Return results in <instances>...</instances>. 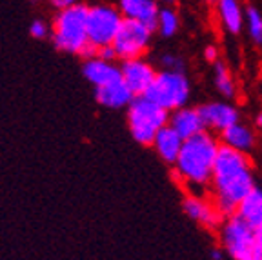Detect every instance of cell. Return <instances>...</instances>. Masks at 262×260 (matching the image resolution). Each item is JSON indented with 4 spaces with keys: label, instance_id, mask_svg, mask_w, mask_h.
Returning a JSON list of instances; mask_svg holds the SVG:
<instances>
[{
    "label": "cell",
    "instance_id": "obj_1",
    "mask_svg": "<svg viewBox=\"0 0 262 260\" xmlns=\"http://www.w3.org/2000/svg\"><path fill=\"white\" fill-rule=\"evenodd\" d=\"M255 186L257 184L250 155L221 144L209 184L211 199L219 211L224 216L235 215L241 202L250 195Z\"/></svg>",
    "mask_w": 262,
    "mask_h": 260
},
{
    "label": "cell",
    "instance_id": "obj_2",
    "mask_svg": "<svg viewBox=\"0 0 262 260\" xmlns=\"http://www.w3.org/2000/svg\"><path fill=\"white\" fill-rule=\"evenodd\" d=\"M219 149L221 140H217V137L209 131H202L184 140L179 159L173 164L175 179L191 189V193L209 187Z\"/></svg>",
    "mask_w": 262,
    "mask_h": 260
},
{
    "label": "cell",
    "instance_id": "obj_3",
    "mask_svg": "<svg viewBox=\"0 0 262 260\" xmlns=\"http://www.w3.org/2000/svg\"><path fill=\"white\" fill-rule=\"evenodd\" d=\"M88 11L90 8L84 4L60 9L51 28V37H53V44L57 46V49L66 53L80 55L90 60L97 57L98 51L90 44Z\"/></svg>",
    "mask_w": 262,
    "mask_h": 260
},
{
    "label": "cell",
    "instance_id": "obj_4",
    "mask_svg": "<svg viewBox=\"0 0 262 260\" xmlns=\"http://www.w3.org/2000/svg\"><path fill=\"white\" fill-rule=\"evenodd\" d=\"M169 113L147 97H137L127 107V126L131 137L142 146H151L157 133L168 126Z\"/></svg>",
    "mask_w": 262,
    "mask_h": 260
},
{
    "label": "cell",
    "instance_id": "obj_5",
    "mask_svg": "<svg viewBox=\"0 0 262 260\" xmlns=\"http://www.w3.org/2000/svg\"><path fill=\"white\" fill-rule=\"evenodd\" d=\"M144 97H147L151 102H155L157 106L171 113V111L188 106L189 98H191V82L184 71L160 69L151 88L146 91Z\"/></svg>",
    "mask_w": 262,
    "mask_h": 260
},
{
    "label": "cell",
    "instance_id": "obj_6",
    "mask_svg": "<svg viewBox=\"0 0 262 260\" xmlns=\"http://www.w3.org/2000/svg\"><path fill=\"white\" fill-rule=\"evenodd\" d=\"M219 240L224 253L233 260H250L257 244V229H253L242 216L229 215L219 228Z\"/></svg>",
    "mask_w": 262,
    "mask_h": 260
},
{
    "label": "cell",
    "instance_id": "obj_7",
    "mask_svg": "<svg viewBox=\"0 0 262 260\" xmlns=\"http://www.w3.org/2000/svg\"><path fill=\"white\" fill-rule=\"evenodd\" d=\"M124 22V16L119 8L110 4H97L91 6L88 11V35L90 44L97 48H107L113 46L115 37L119 33L120 26Z\"/></svg>",
    "mask_w": 262,
    "mask_h": 260
},
{
    "label": "cell",
    "instance_id": "obj_8",
    "mask_svg": "<svg viewBox=\"0 0 262 260\" xmlns=\"http://www.w3.org/2000/svg\"><path fill=\"white\" fill-rule=\"evenodd\" d=\"M155 29L142 22L129 20L124 18L117 37L113 42V51L117 58L120 60H131V58H142L149 46H151V37Z\"/></svg>",
    "mask_w": 262,
    "mask_h": 260
},
{
    "label": "cell",
    "instance_id": "obj_9",
    "mask_svg": "<svg viewBox=\"0 0 262 260\" xmlns=\"http://www.w3.org/2000/svg\"><path fill=\"white\" fill-rule=\"evenodd\" d=\"M182 211L189 220H193L204 229H219L222 220L226 219L219 211V207L215 206L213 199H208V197L201 195V193L191 191L182 199Z\"/></svg>",
    "mask_w": 262,
    "mask_h": 260
},
{
    "label": "cell",
    "instance_id": "obj_10",
    "mask_svg": "<svg viewBox=\"0 0 262 260\" xmlns=\"http://www.w3.org/2000/svg\"><path fill=\"white\" fill-rule=\"evenodd\" d=\"M120 73H122V80L133 91V95L144 97L146 91L151 88L159 71L146 58H131V60H124L120 64Z\"/></svg>",
    "mask_w": 262,
    "mask_h": 260
},
{
    "label": "cell",
    "instance_id": "obj_11",
    "mask_svg": "<svg viewBox=\"0 0 262 260\" xmlns=\"http://www.w3.org/2000/svg\"><path fill=\"white\" fill-rule=\"evenodd\" d=\"M202 120H204L206 131H215L221 135L228 127L233 124L241 122V113H238L237 106L231 102H206L201 107Z\"/></svg>",
    "mask_w": 262,
    "mask_h": 260
},
{
    "label": "cell",
    "instance_id": "obj_12",
    "mask_svg": "<svg viewBox=\"0 0 262 260\" xmlns=\"http://www.w3.org/2000/svg\"><path fill=\"white\" fill-rule=\"evenodd\" d=\"M168 126L173 127L184 140H188V138L206 131L201 110H199V107H191V106H184V107H180V110L171 111V113H169Z\"/></svg>",
    "mask_w": 262,
    "mask_h": 260
},
{
    "label": "cell",
    "instance_id": "obj_13",
    "mask_svg": "<svg viewBox=\"0 0 262 260\" xmlns=\"http://www.w3.org/2000/svg\"><path fill=\"white\" fill-rule=\"evenodd\" d=\"M213 8L219 24L226 33L229 35L242 33L246 22V8H242L241 0H217Z\"/></svg>",
    "mask_w": 262,
    "mask_h": 260
},
{
    "label": "cell",
    "instance_id": "obj_14",
    "mask_svg": "<svg viewBox=\"0 0 262 260\" xmlns=\"http://www.w3.org/2000/svg\"><path fill=\"white\" fill-rule=\"evenodd\" d=\"M219 137H221L222 146H228V147H231V149L241 151V153H246V155H250L258 144L257 129L244 122L233 124L231 127L222 131Z\"/></svg>",
    "mask_w": 262,
    "mask_h": 260
},
{
    "label": "cell",
    "instance_id": "obj_15",
    "mask_svg": "<svg viewBox=\"0 0 262 260\" xmlns=\"http://www.w3.org/2000/svg\"><path fill=\"white\" fill-rule=\"evenodd\" d=\"M95 98L100 106L110 107V110H120V107H129V104L137 97L126 85V82L120 78V80H115L102 88H95Z\"/></svg>",
    "mask_w": 262,
    "mask_h": 260
},
{
    "label": "cell",
    "instance_id": "obj_16",
    "mask_svg": "<svg viewBox=\"0 0 262 260\" xmlns=\"http://www.w3.org/2000/svg\"><path fill=\"white\" fill-rule=\"evenodd\" d=\"M119 9L124 18L142 22L155 29L160 6L157 0H119Z\"/></svg>",
    "mask_w": 262,
    "mask_h": 260
},
{
    "label": "cell",
    "instance_id": "obj_17",
    "mask_svg": "<svg viewBox=\"0 0 262 260\" xmlns=\"http://www.w3.org/2000/svg\"><path fill=\"white\" fill-rule=\"evenodd\" d=\"M84 77L95 88H102V85L111 84L115 80H120L122 73H120V66H117L113 60H104V58L95 57L86 60V64H84Z\"/></svg>",
    "mask_w": 262,
    "mask_h": 260
},
{
    "label": "cell",
    "instance_id": "obj_18",
    "mask_svg": "<svg viewBox=\"0 0 262 260\" xmlns=\"http://www.w3.org/2000/svg\"><path fill=\"white\" fill-rule=\"evenodd\" d=\"M184 138L180 137L173 127L166 126L157 133L155 140H153L151 147L155 149V153L159 155V159L164 160L166 164H175L179 159V153L182 149Z\"/></svg>",
    "mask_w": 262,
    "mask_h": 260
},
{
    "label": "cell",
    "instance_id": "obj_19",
    "mask_svg": "<svg viewBox=\"0 0 262 260\" xmlns=\"http://www.w3.org/2000/svg\"><path fill=\"white\" fill-rule=\"evenodd\" d=\"M237 215L242 216L253 229H262V187L255 186L241 202L237 209Z\"/></svg>",
    "mask_w": 262,
    "mask_h": 260
},
{
    "label": "cell",
    "instance_id": "obj_20",
    "mask_svg": "<svg viewBox=\"0 0 262 260\" xmlns=\"http://www.w3.org/2000/svg\"><path fill=\"white\" fill-rule=\"evenodd\" d=\"M213 88L217 90L224 100H233L238 95V85L235 80L231 69L222 60H217L213 64Z\"/></svg>",
    "mask_w": 262,
    "mask_h": 260
},
{
    "label": "cell",
    "instance_id": "obj_21",
    "mask_svg": "<svg viewBox=\"0 0 262 260\" xmlns=\"http://www.w3.org/2000/svg\"><path fill=\"white\" fill-rule=\"evenodd\" d=\"M180 29V15L177 9H173V6H162L157 16L155 31H159L160 37L171 38L175 37Z\"/></svg>",
    "mask_w": 262,
    "mask_h": 260
},
{
    "label": "cell",
    "instance_id": "obj_22",
    "mask_svg": "<svg viewBox=\"0 0 262 260\" xmlns=\"http://www.w3.org/2000/svg\"><path fill=\"white\" fill-rule=\"evenodd\" d=\"M246 33L250 40L257 48H262V11L257 6H248L246 8V22H244Z\"/></svg>",
    "mask_w": 262,
    "mask_h": 260
},
{
    "label": "cell",
    "instance_id": "obj_23",
    "mask_svg": "<svg viewBox=\"0 0 262 260\" xmlns=\"http://www.w3.org/2000/svg\"><path fill=\"white\" fill-rule=\"evenodd\" d=\"M160 62H162V69H168V71H184V62H182V58L173 53L162 55Z\"/></svg>",
    "mask_w": 262,
    "mask_h": 260
},
{
    "label": "cell",
    "instance_id": "obj_24",
    "mask_svg": "<svg viewBox=\"0 0 262 260\" xmlns=\"http://www.w3.org/2000/svg\"><path fill=\"white\" fill-rule=\"evenodd\" d=\"M29 33H31L33 38H46L49 33V28L46 22L42 20H35L31 26H29Z\"/></svg>",
    "mask_w": 262,
    "mask_h": 260
},
{
    "label": "cell",
    "instance_id": "obj_25",
    "mask_svg": "<svg viewBox=\"0 0 262 260\" xmlns=\"http://www.w3.org/2000/svg\"><path fill=\"white\" fill-rule=\"evenodd\" d=\"M202 55H204V58L209 62V64H215L217 60H221V53H219V48H217V46H213V44L206 46L204 51H202Z\"/></svg>",
    "mask_w": 262,
    "mask_h": 260
},
{
    "label": "cell",
    "instance_id": "obj_26",
    "mask_svg": "<svg viewBox=\"0 0 262 260\" xmlns=\"http://www.w3.org/2000/svg\"><path fill=\"white\" fill-rule=\"evenodd\" d=\"M250 260H262V229L257 231V244H255V251Z\"/></svg>",
    "mask_w": 262,
    "mask_h": 260
},
{
    "label": "cell",
    "instance_id": "obj_27",
    "mask_svg": "<svg viewBox=\"0 0 262 260\" xmlns=\"http://www.w3.org/2000/svg\"><path fill=\"white\" fill-rule=\"evenodd\" d=\"M51 4L57 9H66V8H71V6L82 4V2L80 0H51Z\"/></svg>",
    "mask_w": 262,
    "mask_h": 260
},
{
    "label": "cell",
    "instance_id": "obj_28",
    "mask_svg": "<svg viewBox=\"0 0 262 260\" xmlns=\"http://www.w3.org/2000/svg\"><path fill=\"white\" fill-rule=\"evenodd\" d=\"M226 253H224V249L222 248H215V249H211V258L213 260H222V256H224Z\"/></svg>",
    "mask_w": 262,
    "mask_h": 260
},
{
    "label": "cell",
    "instance_id": "obj_29",
    "mask_svg": "<svg viewBox=\"0 0 262 260\" xmlns=\"http://www.w3.org/2000/svg\"><path fill=\"white\" fill-rule=\"evenodd\" d=\"M255 129H260L262 131V110L255 115Z\"/></svg>",
    "mask_w": 262,
    "mask_h": 260
},
{
    "label": "cell",
    "instance_id": "obj_30",
    "mask_svg": "<svg viewBox=\"0 0 262 260\" xmlns=\"http://www.w3.org/2000/svg\"><path fill=\"white\" fill-rule=\"evenodd\" d=\"M157 2H159V6H173L177 0H157Z\"/></svg>",
    "mask_w": 262,
    "mask_h": 260
},
{
    "label": "cell",
    "instance_id": "obj_31",
    "mask_svg": "<svg viewBox=\"0 0 262 260\" xmlns=\"http://www.w3.org/2000/svg\"><path fill=\"white\" fill-rule=\"evenodd\" d=\"M206 2H208V4H215V2H217V0H206Z\"/></svg>",
    "mask_w": 262,
    "mask_h": 260
}]
</instances>
